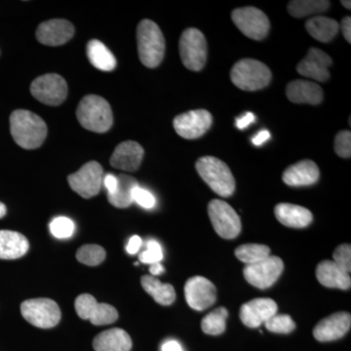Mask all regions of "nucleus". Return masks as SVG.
I'll return each instance as SVG.
<instances>
[{"label": "nucleus", "instance_id": "f257e3e1", "mask_svg": "<svg viewBox=\"0 0 351 351\" xmlns=\"http://www.w3.org/2000/svg\"><path fill=\"white\" fill-rule=\"evenodd\" d=\"M11 135L16 144L25 149H36L47 137V125L41 117L29 110H17L11 113Z\"/></svg>", "mask_w": 351, "mask_h": 351}, {"label": "nucleus", "instance_id": "f03ea898", "mask_svg": "<svg viewBox=\"0 0 351 351\" xmlns=\"http://www.w3.org/2000/svg\"><path fill=\"white\" fill-rule=\"evenodd\" d=\"M138 56L145 66L154 69L165 54V38L160 27L152 20L141 21L137 29Z\"/></svg>", "mask_w": 351, "mask_h": 351}, {"label": "nucleus", "instance_id": "7ed1b4c3", "mask_svg": "<svg viewBox=\"0 0 351 351\" xmlns=\"http://www.w3.org/2000/svg\"><path fill=\"white\" fill-rule=\"evenodd\" d=\"M78 121L87 130L105 133L112 128V108L105 99L96 95H88L80 101L76 110Z\"/></svg>", "mask_w": 351, "mask_h": 351}, {"label": "nucleus", "instance_id": "20e7f679", "mask_svg": "<svg viewBox=\"0 0 351 351\" xmlns=\"http://www.w3.org/2000/svg\"><path fill=\"white\" fill-rule=\"evenodd\" d=\"M196 171L212 191L221 197H230L235 191V179L225 162L213 156H204L195 164Z\"/></svg>", "mask_w": 351, "mask_h": 351}, {"label": "nucleus", "instance_id": "39448f33", "mask_svg": "<svg viewBox=\"0 0 351 351\" xmlns=\"http://www.w3.org/2000/svg\"><path fill=\"white\" fill-rule=\"evenodd\" d=\"M230 80L244 91L263 89L271 80V71L267 64L254 59H242L233 66Z\"/></svg>", "mask_w": 351, "mask_h": 351}, {"label": "nucleus", "instance_id": "423d86ee", "mask_svg": "<svg viewBox=\"0 0 351 351\" xmlns=\"http://www.w3.org/2000/svg\"><path fill=\"white\" fill-rule=\"evenodd\" d=\"M182 63L189 71H199L207 61V43L199 29L189 27L182 32L179 43Z\"/></svg>", "mask_w": 351, "mask_h": 351}, {"label": "nucleus", "instance_id": "0eeeda50", "mask_svg": "<svg viewBox=\"0 0 351 351\" xmlns=\"http://www.w3.org/2000/svg\"><path fill=\"white\" fill-rule=\"evenodd\" d=\"M23 317L34 326L49 329L56 326L61 320V311L57 302L50 299H32L22 302Z\"/></svg>", "mask_w": 351, "mask_h": 351}, {"label": "nucleus", "instance_id": "6e6552de", "mask_svg": "<svg viewBox=\"0 0 351 351\" xmlns=\"http://www.w3.org/2000/svg\"><path fill=\"white\" fill-rule=\"evenodd\" d=\"M208 214L215 232L225 239H233L241 232L239 214L226 201L213 199L208 205Z\"/></svg>", "mask_w": 351, "mask_h": 351}, {"label": "nucleus", "instance_id": "1a4fd4ad", "mask_svg": "<svg viewBox=\"0 0 351 351\" xmlns=\"http://www.w3.org/2000/svg\"><path fill=\"white\" fill-rule=\"evenodd\" d=\"M34 98L47 106H60L68 96V85L61 75L48 73L39 76L31 85Z\"/></svg>", "mask_w": 351, "mask_h": 351}, {"label": "nucleus", "instance_id": "9d476101", "mask_svg": "<svg viewBox=\"0 0 351 351\" xmlns=\"http://www.w3.org/2000/svg\"><path fill=\"white\" fill-rule=\"evenodd\" d=\"M233 23L247 38L262 40L269 32V20L260 9L256 7H243L232 11Z\"/></svg>", "mask_w": 351, "mask_h": 351}, {"label": "nucleus", "instance_id": "9b49d317", "mask_svg": "<svg viewBox=\"0 0 351 351\" xmlns=\"http://www.w3.org/2000/svg\"><path fill=\"white\" fill-rule=\"evenodd\" d=\"M104 171L100 163L90 161L68 178L69 184L73 191L83 198L98 195L103 186Z\"/></svg>", "mask_w": 351, "mask_h": 351}, {"label": "nucleus", "instance_id": "f8f14e48", "mask_svg": "<svg viewBox=\"0 0 351 351\" xmlns=\"http://www.w3.org/2000/svg\"><path fill=\"white\" fill-rule=\"evenodd\" d=\"M284 269L283 261L276 256H269L260 262L246 265L244 277L254 287L267 289L278 280Z\"/></svg>", "mask_w": 351, "mask_h": 351}, {"label": "nucleus", "instance_id": "ddd939ff", "mask_svg": "<svg viewBox=\"0 0 351 351\" xmlns=\"http://www.w3.org/2000/svg\"><path fill=\"white\" fill-rule=\"evenodd\" d=\"M76 313L82 319L89 320L96 326L112 324L119 319L115 307L108 304H99L93 295L83 294L75 300Z\"/></svg>", "mask_w": 351, "mask_h": 351}, {"label": "nucleus", "instance_id": "4468645a", "mask_svg": "<svg viewBox=\"0 0 351 351\" xmlns=\"http://www.w3.org/2000/svg\"><path fill=\"white\" fill-rule=\"evenodd\" d=\"M213 123L211 113L205 110H191L178 115L173 121L178 135L186 140L202 137Z\"/></svg>", "mask_w": 351, "mask_h": 351}, {"label": "nucleus", "instance_id": "2eb2a0df", "mask_svg": "<svg viewBox=\"0 0 351 351\" xmlns=\"http://www.w3.org/2000/svg\"><path fill=\"white\" fill-rule=\"evenodd\" d=\"M184 297L191 308L198 311H205L216 302V287L205 277H191L184 285Z\"/></svg>", "mask_w": 351, "mask_h": 351}, {"label": "nucleus", "instance_id": "dca6fc26", "mask_svg": "<svg viewBox=\"0 0 351 351\" xmlns=\"http://www.w3.org/2000/svg\"><path fill=\"white\" fill-rule=\"evenodd\" d=\"M331 57L324 51L311 48L307 55L297 66V71L304 77L316 82H326L330 78L329 68L332 66Z\"/></svg>", "mask_w": 351, "mask_h": 351}, {"label": "nucleus", "instance_id": "f3484780", "mask_svg": "<svg viewBox=\"0 0 351 351\" xmlns=\"http://www.w3.org/2000/svg\"><path fill=\"white\" fill-rule=\"evenodd\" d=\"M278 306L274 300L267 298L252 300L240 308V319L245 326L258 328L277 314Z\"/></svg>", "mask_w": 351, "mask_h": 351}, {"label": "nucleus", "instance_id": "a211bd4d", "mask_svg": "<svg viewBox=\"0 0 351 351\" xmlns=\"http://www.w3.org/2000/svg\"><path fill=\"white\" fill-rule=\"evenodd\" d=\"M351 326L350 313L341 311L324 318L314 327V338L321 343L336 341L346 336Z\"/></svg>", "mask_w": 351, "mask_h": 351}, {"label": "nucleus", "instance_id": "6ab92c4d", "mask_svg": "<svg viewBox=\"0 0 351 351\" xmlns=\"http://www.w3.org/2000/svg\"><path fill=\"white\" fill-rule=\"evenodd\" d=\"M75 34V27L69 21L53 19L41 23L36 29L39 43L47 46H60L68 43Z\"/></svg>", "mask_w": 351, "mask_h": 351}, {"label": "nucleus", "instance_id": "aec40b11", "mask_svg": "<svg viewBox=\"0 0 351 351\" xmlns=\"http://www.w3.org/2000/svg\"><path fill=\"white\" fill-rule=\"evenodd\" d=\"M144 156L142 145L133 141H127L117 145L110 157V163L117 169L135 172L140 168Z\"/></svg>", "mask_w": 351, "mask_h": 351}, {"label": "nucleus", "instance_id": "412c9836", "mask_svg": "<svg viewBox=\"0 0 351 351\" xmlns=\"http://www.w3.org/2000/svg\"><path fill=\"white\" fill-rule=\"evenodd\" d=\"M319 168L311 160H302L284 171L282 180L287 186H307L315 184L319 179Z\"/></svg>", "mask_w": 351, "mask_h": 351}, {"label": "nucleus", "instance_id": "4be33fe9", "mask_svg": "<svg viewBox=\"0 0 351 351\" xmlns=\"http://www.w3.org/2000/svg\"><path fill=\"white\" fill-rule=\"evenodd\" d=\"M286 95L289 100L295 104H309V105H319L322 103V88L316 83L306 80H295L289 83L286 87Z\"/></svg>", "mask_w": 351, "mask_h": 351}, {"label": "nucleus", "instance_id": "5701e85b", "mask_svg": "<svg viewBox=\"0 0 351 351\" xmlns=\"http://www.w3.org/2000/svg\"><path fill=\"white\" fill-rule=\"evenodd\" d=\"M316 277L327 288L348 290L351 286L350 274L341 269L332 261H323L316 267Z\"/></svg>", "mask_w": 351, "mask_h": 351}, {"label": "nucleus", "instance_id": "b1692460", "mask_svg": "<svg viewBox=\"0 0 351 351\" xmlns=\"http://www.w3.org/2000/svg\"><path fill=\"white\" fill-rule=\"evenodd\" d=\"M274 214L283 226L293 228H306L313 219V215L308 209L290 203L276 205Z\"/></svg>", "mask_w": 351, "mask_h": 351}, {"label": "nucleus", "instance_id": "393cba45", "mask_svg": "<svg viewBox=\"0 0 351 351\" xmlns=\"http://www.w3.org/2000/svg\"><path fill=\"white\" fill-rule=\"evenodd\" d=\"M27 237L12 230H0V260H16L27 253Z\"/></svg>", "mask_w": 351, "mask_h": 351}, {"label": "nucleus", "instance_id": "a878e982", "mask_svg": "<svg viewBox=\"0 0 351 351\" xmlns=\"http://www.w3.org/2000/svg\"><path fill=\"white\" fill-rule=\"evenodd\" d=\"M93 346L96 351H130L132 339L124 330L113 328L99 334L94 339Z\"/></svg>", "mask_w": 351, "mask_h": 351}, {"label": "nucleus", "instance_id": "bb28decb", "mask_svg": "<svg viewBox=\"0 0 351 351\" xmlns=\"http://www.w3.org/2000/svg\"><path fill=\"white\" fill-rule=\"evenodd\" d=\"M307 32L321 43H330L336 38L339 29V23L331 18L316 16L306 23Z\"/></svg>", "mask_w": 351, "mask_h": 351}, {"label": "nucleus", "instance_id": "cd10ccee", "mask_svg": "<svg viewBox=\"0 0 351 351\" xmlns=\"http://www.w3.org/2000/svg\"><path fill=\"white\" fill-rule=\"evenodd\" d=\"M87 57L94 68L100 71H112L117 66V59L112 51L98 39L87 43Z\"/></svg>", "mask_w": 351, "mask_h": 351}, {"label": "nucleus", "instance_id": "c85d7f7f", "mask_svg": "<svg viewBox=\"0 0 351 351\" xmlns=\"http://www.w3.org/2000/svg\"><path fill=\"white\" fill-rule=\"evenodd\" d=\"M145 292L154 298L161 306H170L176 300L175 289L171 284H164L152 276H145L141 279Z\"/></svg>", "mask_w": 351, "mask_h": 351}, {"label": "nucleus", "instance_id": "c756f323", "mask_svg": "<svg viewBox=\"0 0 351 351\" xmlns=\"http://www.w3.org/2000/svg\"><path fill=\"white\" fill-rule=\"evenodd\" d=\"M137 186L138 184L135 178L125 174L117 176V188L112 195H108V199L112 206L129 207L134 202L133 191Z\"/></svg>", "mask_w": 351, "mask_h": 351}, {"label": "nucleus", "instance_id": "7c9ffc66", "mask_svg": "<svg viewBox=\"0 0 351 351\" xmlns=\"http://www.w3.org/2000/svg\"><path fill=\"white\" fill-rule=\"evenodd\" d=\"M330 1L327 0H294L289 2V14L295 18H304L325 12L330 8Z\"/></svg>", "mask_w": 351, "mask_h": 351}, {"label": "nucleus", "instance_id": "2f4dec72", "mask_svg": "<svg viewBox=\"0 0 351 351\" xmlns=\"http://www.w3.org/2000/svg\"><path fill=\"white\" fill-rule=\"evenodd\" d=\"M228 317V311L226 307H218L208 313L201 322L202 331L211 336H218L226 331V322Z\"/></svg>", "mask_w": 351, "mask_h": 351}, {"label": "nucleus", "instance_id": "473e14b6", "mask_svg": "<svg viewBox=\"0 0 351 351\" xmlns=\"http://www.w3.org/2000/svg\"><path fill=\"white\" fill-rule=\"evenodd\" d=\"M235 256L239 261L252 265L265 260L270 256V249L267 245L263 244H244L237 247Z\"/></svg>", "mask_w": 351, "mask_h": 351}, {"label": "nucleus", "instance_id": "72a5a7b5", "mask_svg": "<svg viewBox=\"0 0 351 351\" xmlns=\"http://www.w3.org/2000/svg\"><path fill=\"white\" fill-rule=\"evenodd\" d=\"M76 258L84 265L95 267L105 261L106 251L100 245H83L78 249Z\"/></svg>", "mask_w": 351, "mask_h": 351}, {"label": "nucleus", "instance_id": "f704fd0d", "mask_svg": "<svg viewBox=\"0 0 351 351\" xmlns=\"http://www.w3.org/2000/svg\"><path fill=\"white\" fill-rule=\"evenodd\" d=\"M265 325L269 332L277 334H290L295 328L294 320L287 314H276L269 318Z\"/></svg>", "mask_w": 351, "mask_h": 351}, {"label": "nucleus", "instance_id": "c9c22d12", "mask_svg": "<svg viewBox=\"0 0 351 351\" xmlns=\"http://www.w3.org/2000/svg\"><path fill=\"white\" fill-rule=\"evenodd\" d=\"M50 232L57 239H69L75 233V223L66 217H58L51 221Z\"/></svg>", "mask_w": 351, "mask_h": 351}, {"label": "nucleus", "instance_id": "e433bc0d", "mask_svg": "<svg viewBox=\"0 0 351 351\" xmlns=\"http://www.w3.org/2000/svg\"><path fill=\"white\" fill-rule=\"evenodd\" d=\"M141 262L147 263V265H152V263H160L163 258L162 248L160 244L156 240H151L147 242V250L143 252L138 256Z\"/></svg>", "mask_w": 351, "mask_h": 351}, {"label": "nucleus", "instance_id": "4c0bfd02", "mask_svg": "<svg viewBox=\"0 0 351 351\" xmlns=\"http://www.w3.org/2000/svg\"><path fill=\"white\" fill-rule=\"evenodd\" d=\"M335 151L339 156L343 158H350L351 156V133L345 130L339 132L335 138Z\"/></svg>", "mask_w": 351, "mask_h": 351}, {"label": "nucleus", "instance_id": "58836bf2", "mask_svg": "<svg viewBox=\"0 0 351 351\" xmlns=\"http://www.w3.org/2000/svg\"><path fill=\"white\" fill-rule=\"evenodd\" d=\"M335 262L348 274L351 271V247L350 244L339 245L332 255Z\"/></svg>", "mask_w": 351, "mask_h": 351}, {"label": "nucleus", "instance_id": "ea45409f", "mask_svg": "<svg viewBox=\"0 0 351 351\" xmlns=\"http://www.w3.org/2000/svg\"><path fill=\"white\" fill-rule=\"evenodd\" d=\"M133 201L145 209H152L156 205V198L147 189L137 186L133 191Z\"/></svg>", "mask_w": 351, "mask_h": 351}, {"label": "nucleus", "instance_id": "a19ab883", "mask_svg": "<svg viewBox=\"0 0 351 351\" xmlns=\"http://www.w3.org/2000/svg\"><path fill=\"white\" fill-rule=\"evenodd\" d=\"M142 244V239L138 237V235H134V237H132L130 240H129L128 244H127L126 251L128 252V254H130V255H135V254H137L138 250H140Z\"/></svg>", "mask_w": 351, "mask_h": 351}, {"label": "nucleus", "instance_id": "79ce46f5", "mask_svg": "<svg viewBox=\"0 0 351 351\" xmlns=\"http://www.w3.org/2000/svg\"><path fill=\"white\" fill-rule=\"evenodd\" d=\"M255 115L252 112H246L244 115H242L241 117L237 119V127L240 129V130H243V129L247 128L251 123L255 122Z\"/></svg>", "mask_w": 351, "mask_h": 351}, {"label": "nucleus", "instance_id": "37998d69", "mask_svg": "<svg viewBox=\"0 0 351 351\" xmlns=\"http://www.w3.org/2000/svg\"><path fill=\"white\" fill-rule=\"evenodd\" d=\"M103 184L107 189L108 195H112L117 188V177L112 174H108L104 177Z\"/></svg>", "mask_w": 351, "mask_h": 351}, {"label": "nucleus", "instance_id": "c03bdc74", "mask_svg": "<svg viewBox=\"0 0 351 351\" xmlns=\"http://www.w3.org/2000/svg\"><path fill=\"white\" fill-rule=\"evenodd\" d=\"M341 32L348 43H351V18L345 17L341 23Z\"/></svg>", "mask_w": 351, "mask_h": 351}, {"label": "nucleus", "instance_id": "a18cd8bd", "mask_svg": "<svg viewBox=\"0 0 351 351\" xmlns=\"http://www.w3.org/2000/svg\"><path fill=\"white\" fill-rule=\"evenodd\" d=\"M270 138V133L269 131L263 130L258 132L257 135L255 136V138H253V140H252V142H253V144L255 145H262L263 143L267 142V140Z\"/></svg>", "mask_w": 351, "mask_h": 351}, {"label": "nucleus", "instance_id": "49530a36", "mask_svg": "<svg viewBox=\"0 0 351 351\" xmlns=\"http://www.w3.org/2000/svg\"><path fill=\"white\" fill-rule=\"evenodd\" d=\"M162 351H184L182 346L176 341H167L161 346Z\"/></svg>", "mask_w": 351, "mask_h": 351}, {"label": "nucleus", "instance_id": "de8ad7c7", "mask_svg": "<svg viewBox=\"0 0 351 351\" xmlns=\"http://www.w3.org/2000/svg\"><path fill=\"white\" fill-rule=\"evenodd\" d=\"M149 271H151L152 276H157L162 274L164 271H165V269L160 263H152L151 265V267H149Z\"/></svg>", "mask_w": 351, "mask_h": 351}, {"label": "nucleus", "instance_id": "09e8293b", "mask_svg": "<svg viewBox=\"0 0 351 351\" xmlns=\"http://www.w3.org/2000/svg\"><path fill=\"white\" fill-rule=\"evenodd\" d=\"M7 212L6 206L3 203L0 202V219L5 216Z\"/></svg>", "mask_w": 351, "mask_h": 351}, {"label": "nucleus", "instance_id": "8fccbe9b", "mask_svg": "<svg viewBox=\"0 0 351 351\" xmlns=\"http://www.w3.org/2000/svg\"><path fill=\"white\" fill-rule=\"evenodd\" d=\"M341 3L343 4V5L346 7V8L351 9L350 1H345V0H343V1H341Z\"/></svg>", "mask_w": 351, "mask_h": 351}]
</instances>
